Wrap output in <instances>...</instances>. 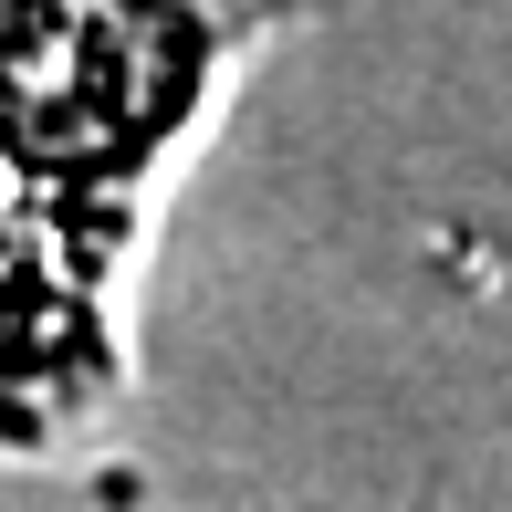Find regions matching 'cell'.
<instances>
[{
  "instance_id": "6da1fadb",
  "label": "cell",
  "mask_w": 512,
  "mask_h": 512,
  "mask_svg": "<svg viewBox=\"0 0 512 512\" xmlns=\"http://www.w3.org/2000/svg\"><path fill=\"white\" fill-rule=\"evenodd\" d=\"M283 0H0V398L95 377L147 168Z\"/></svg>"
}]
</instances>
